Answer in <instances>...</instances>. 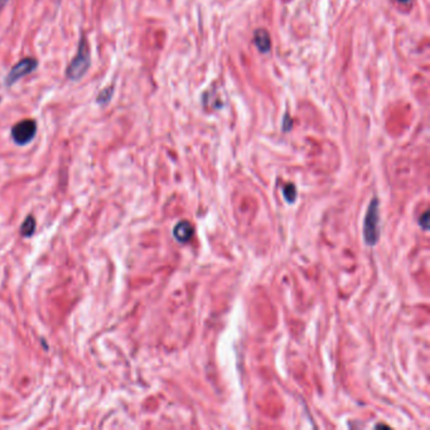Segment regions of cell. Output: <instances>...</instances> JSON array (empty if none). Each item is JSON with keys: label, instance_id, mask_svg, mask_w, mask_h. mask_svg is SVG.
I'll list each match as a JSON object with an SVG mask.
<instances>
[{"label": "cell", "instance_id": "8fae6325", "mask_svg": "<svg viewBox=\"0 0 430 430\" xmlns=\"http://www.w3.org/2000/svg\"><path fill=\"white\" fill-rule=\"evenodd\" d=\"M9 0H0V8L4 7Z\"/></svg>", "mask_w": 430, "mask_h": 430}, {"label": "cell", "instance_id": "8992f818", "mask_svg": "<svg viewBox=\"0 0 430 430\" xmlns=\"http://www.w3.org/2000/svg\"><path fill=\"white\" fill-rule=\"evenodd\" d=\"M254 41L261 53H268L270 51V35L265 29H257L254 35Z\"/></svg>", "mask_w": 430, "mask_h": 430}, {"label": "cell", "instance_id": "ba28073f", "mask_svg": "<svg viewBox=\"0 0 430 430\" xmlns=\"http://www.w3.org/2000/svg\"><path fill=\"white\" fill-rule=\"evenodd\" d=\"M112 91H114V86H112V85H111V86H108L106 89H104V90L98 94V96H97L96 98L97 103L100 105L109 104L111 97H112V94H114Z\"/></svg>", "mask_w": 430, "mask_h": 430}, {"label": "cell", "instance_id": "5b68a950", "mask_svg": "<svg viewBox=\"0 0 430 430\" xmlns=\"http://www.w3.org/2000/svg\"><path fill=\"white\" fill-rule=\"evenodd\" d=\"M173 235L177 241L188 243L194 235V229L192 223L188 221H180L174 226Z\"/></svg>", "mask_w": 430, "mask_h": 430}, {"label": "cell", "instance_id": "7c38bea8", "mask_svg": "<svg viewBox=\"0 0 430 430\" xmlns=\"http://www.w3.org/2000/svg\"><path fill=\"white\" fill-rule=\"evenodd\" d=\"M397 1H400L402 4H405V3H409L410 0H397Z\"/></svg>", "mask_w": 430, "mask_h": 430}, {"label": "cell", "instance_id": "7a4b0ae2", "mask_svg": "<svg viewBox=\"0 0 430 430\" xmlns=\"http://www.w3.org/2000/svg\"><path fill=\"white\" fill-rule=\"evenodd\" d=\"M363 236L365 241L370 246H374L379 241L380 231H379V201L372 200L368 206V214L363 223Z\"/></svg>", "mask_w": 430, "mask_h": 430}, {"label": "cell", "instance_id": "9c48e42d", "mask_svg": "<svg viewBox=\"0 0 430 430\" xmlns=\"http://www.w3.org/2000/svg\"><path fill=\"white\" fill-rule=\"evenodd\" d=\"M284 197L285 200L288 202L295 201V198H297V189H295V186L294 184H286L284 188Z\"/></svg>", "mask_w": 430, "mask_h": 430}, {"label": "cell", "instance_id": "6da1fadb", "mask_svg": "<svg viewBox=\"0 0 430 430\" xmlns=\"http://www.w3.org/2000/svg\"><path fill=\"white\" fill-rule=\"evenodd\" d=\"M90 64V47H89V43H87L86 37L83 35L80 44H78L77 55H75V58L69 63L66 75H67L71 81H78V80H81L85 76V74L87 72Z\"/></svg>", "mask_w": 430, "mask_h": 430}, {"label": "cell", "instance_id": "30bf717a", "mask_svg": "<svg viewBox=\"0 0 430 430\" xmlns=\"http://www.w3.org/2000/svg\"><path fill=\"white\" fill-rule=\"evenodd\" d=\"M428 217H429V212L427 211V212L422 216V218L419 220V223L423 226L424 230H428V227H429V218H428Z\"/></svg>", "mask_w": 430, "mask_h": 430}, {"label": "cell", "instance_id": "3957f363", "mask_svg": "<svg viewBox=\"0 0 430 430\" xmlns=\"http://www.w3.org/2000/svg\"><path fill=\"white\" fill-rule=\"evenodd\" d=\"M37 124L35 120L27 119L15 124L12 129V138L18 146H27L35 137Z\"/></svg>", "mask_w": 430, "mask_h": 430}, {"label": "cell", "instance_id": "277c9868", "mask_svg": "<svg viewBox=\"0 0 430 430\" xmlns=\"http://www.w3.org/2000/svg\"><path fill=\"white\" fill-rule=\"evenodd\" d=\"M38 66V62L35 58H24L19 62L17 63L14 66L13 69H10V72L8 74L7 78H6V83L7 86H12L14 83H17L18 80H21L23 77L27 76L29 74H32Z\"/></svg>", "mask_w": 430, "mask_h": 430}, {"label": "cell", "instance_id": "52a82bcc", "mask_svg": "<svg viewBox=\"0 0 430 430\" xmlns=\"http://www.w3.org/2000/svg\"><path fill=\"white\" fill-rule=\"evenodd\" d=\"M35 227H37V222H35L33 216H28L26 221L22 223L21 234L24 237H31L35 234Z\"/></svg>", "mask_w": 430, "mask_h": 430}]
</instances>
